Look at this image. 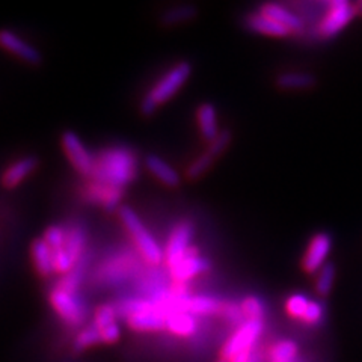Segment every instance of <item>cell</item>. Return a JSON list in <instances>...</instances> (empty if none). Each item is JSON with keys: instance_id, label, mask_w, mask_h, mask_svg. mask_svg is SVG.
Instances as JSON below:
<instances>
[{"instance_id": "1", "label": "cell", "mask_w": 362, "mask_h": 362, "mask_svg": "<svg viewBox=\"0 0 362 362\" xmlns=\"http://www.w3.org/2000/svg\"><path fill=\"white\" fill-rule=\"evenodd\" d=\"M138 175V160L129 148L113 146L95 156L93 181L122 189Z\"/></svg>"}, {"instance_id": "2", "label": "cell", "mask_w": 362, "mask_h": 362, "mask_svg": "<svg viewBox=\"0 0 362 362\" xmlns=\"http://www.w3.org/2000/svg\"><path fill=\"white\" fill-rule=\"evenodd\" d=\"M190 73L192 66L189 62H180L174 65L171 70H169L160 81L150 89V93L142 100L141 112L144 115H153L158 106L166 103L169 98H173L181 89V86L187 82Z\"/></svg>"}, {"instance_id": "3", "label": "cell", "mask_w": 362, "mask_h": 362, "mask_svg": "<svg viewBox=\"0 0 362 362\" xmlns=\"http://www.w3.org/2000/svg\"><path fill=\"white\" fill-rule=\"evenodd\" d=\"M119 218L121 222L126 226V230L129 231L133 243L138 247V251L141 252L142 258L146 263H150L153 266L160 264L165 258L163 249L160 245L157 243V240L153 237V234L146 230V226L142 223L141 218L136 214L134 210L130 207H119Z\"/></svg>"}, {"instance_id": "4", "label": "cell", "mask_w": 362, "mask_h": 362, "mask_svg": "<svg viewBox=\"0 0 362 362\" xmlns=\"http://www.w3.org/2000/svg\"><path fill=\"white\" fill-rule=\"evenodd\" d=\"M49 300L54 313L66 326L78 327L85 323L86 307L77 293L54 287L49 294Z\"/></svg>"}, {"instance_id": "5", "label": "cell", "mask_w": 362, "mask_h": 362, "mask_svg": "<svg viewBox=\"0 0 362 362\" xmlns=\"http://www.w3.org/2000/svg\"><path fill=\"white\" fill-rule=\"evenodd\" d=\"M263 329H264L263 322L245 320L230 337L228 341L223 344L221 358L233 361L235 356H239L242 354L254 352V344L257 343L259 335L263 334Z\"/></svg>"}, {"instance_id": "6", "label": "cell", "mask_w": 362, "mask_h": 362, "mask_svg": "<svg viewBox=\"0 0 362 362\" xmlns=\"http://www.w3.org/2000/svg\"><path fill=\"white\" fill-rule=\"evenodd\" d=\"M327 8L329 9L319 25V33L323 38H332L355 18L356 11L355 6L346 0H334Z\"/></svg>"}, {"instance_id": "7", "label": "cell", "mask_w": 362, "mask_h": 362, "mask_svg": "<svg viewBox=\"0 0 362 362\" xmlns=\"http://www.w3.org/2000/svg\"><path fill=\"white\" fill-rule=\"evenodd\" d=\"M62 148L66 154L68 160L74 166L77 173H81L85 177H90L94 171L95 156L90 154L81 138L74 132H65L62 134Z\"/></svg>"}, {"instance_id": "8", "label": "cell", "mask_w": 362, "mask_h": 362, "mask_svg": "<svg viewBox=\"0 0 362 362\" xmlns=\"http://www.w3.org/2000/svg\"><path fill=\"white\" fill-rule=\"evenodd\" d=\"M194 233H195V226L190 221L180 222L173 230L165 249V259L169 269L175 266L177 263H180L181 259L187 255V252L192 247L190 242H192V237H194Z\"/></svg>"}, {"instance_id": "9", "label": "cell", "mask_w": 362, "mask_h": 362, "mask_svg": "<svg viewBox=\"0 0 362 362\" xmlns=\"http://www.w3.org/2000/svg\"><path fill=\"white\" fill-rule=\"evenodd\" d=\"M210 267L211 263L209 259L201 257L197 247H190L187 255L180 263L169 269V272H171V276L177 284H186L189 279L206 274V272L210 270Z\"/></svg>"}, {"instance_id": "10", "label": "cell", "mask_w": 362, "mask_h": 362, "mask_svg": "<svg viewBox=\"0 0 362 362\" xmlns=\"http://www.w3.org/2000/svg\"><path fill=\"white\" fill-rule=\"evenodd\" d=\"M332 249V239L327 233H319L315 234L310 246L307 247V252L303 255L302 259V267L308 274H314V272H319L326 263L327 257L331 254Z\"/></svg>"}, {"instance_id": "11", "label": "cell", "mask_w": 362, "mask_h": 362, "mask_svg": "<svg viewBox=\"0 0 362 362\" xmlns=\"http://www.w3.org/2000/svg\"><path fill=\"white\" fill-rule=\"evenodd\" d=\"M0 47L5 49L9 53H13L14 56H17V58H20L21 61H25L26 64H30V65L41 64L40 52L33 47V45L23 41L17 33L11 30H6V29L0 30Z\"/></svg>"}, {"instance_id": "12", "label": "cell", "mask_w": 362, "mask_h": 362, "mask_svg": "<svg viewBox=\"0 0 362 362\" xmlns=\"http://www.w3.org/2000/svg\"><path fill=\"white\" fill-rule=\"evenodd\" d=\"M38 168V158L33 156L23 157L20 160L14 162L11 165L6 171L2 174V178H0V183L5 189H16L20 186L23 181H25L35 169Z\"/></svg>"}, {"instance_id": "13", "label": "cell", "mask_w": 362, "mask_h": 362, "mask_svg": "<svg viewBox=\"0 0 362 362\" xmlns=\"http://www.w3.org/2000/svg\"><path fill=\"white\" fill-rule=\"evenodd\" d=\"M86 198L90 202L101 204L105 209L112 210L119 204L122 198V189L93 181V183H89L86 187Z\"/></svg>"}, {"instance_id": "14", "label": "cell", "mask_w": 362, "mask_h": 362, "mask_svg": "<svg viewBox=\"0 0 362 362\" xmlns=\"http://www.w3.org/2000/svg\"><path fill=\"white\" fill-rule=\"evenodd\" d=\"M246 26L258 33H263V35H269V37H287L290 30L287 28H284L282 25H279L278 21H275L274 18H270L269 16L263 14V13H254L251 16H247L246 20Z\"/></svg>"}, {"instance_id": "15", "label": "cell", "mask_w": 362, "mask_h": 362, "mask_svg": "<svg viewBox=\"0 0 362 362\" xmlns=\"http://www.w3.org/2000/svg\"><path fill=\"white\" fill-rule=\"evenodd\" d=\"M145 165H146V169H148V171L157 180H160L165 186L177 187L181 183L180 174L175 171V169L171 165L166 163L163 158H160L158 156L151 154V156L146 157Z\"/></svg>"}, {"instance_id": "16", "label": "cell", "mask_w": 362, "mask_h": 362, "mask_svg": "<svg viewBox=\"0 0 362 362\" xmlns=\"http://www.w3.org/2000/svg\"><path fill=\"white\" fill-rule=\"evenodd\" d=\"M30 257L33 267H35L37 274L41 278H49L53 275V258H52V249L42 239L33 240L30 246Z\"/></svg>"}, {"instance_id": "17", "label": "cell", "mask_w": 362, "mask_h": 362, "mask_svg": "<svg viewBox=\"0 0 362 362\" xmlns=\"http://www.w3.org/2000/svg\"><path fill=\"white\" fill-rule=\"evenodd\" d=\"M259 13H263L266 16H269L270 18H274L275 21H278L279 25H282L284 28H287L291 32H300L303 28L302 20L291 13L290 9H287L286 6H282L279 4H266L259 9Z\"/></svg>"}, {"instance_id": "18", "label": "cell", "mask_w": 362, "mask_h": 362, "mask_svg": "<svg viewBox=\"0 0 362 362\" xmlns=\"http://www.w3.org/2000/svg\"><path fill=\"white\" fill-rule=\"evenodd\" d=\"M197 319L187 311H174L166 317V329L178 337H192L197 332Z\"/></svg>"}, {"instance_id": "19", "label": "cell", "mask_w": 362, "mask_h": 362, "mask_svg": "<svg viewBox=\"0 0 362 362\" xmlns=\"http://www.w3.org/2000/svg\"><path fill=\"white\" fill-rule=\"evenodd\" d=\"M197 119H198V126H199L202 138L211 142L219 134L216 109H214V106L210 103L201 105L197 112Z\"/></svg>"}, {"instance_id": "20", "label": "cell", "mask_w": 362, "mask_h": 362, "mask_svg": "<svg viewBox=\"0 0 362 362\" xmlns=\"http://www.w3.org/2000/svg\"><path fill=\"white\" fill-rule=\"evenodd\" d=\"M315 77L310 73H299V71H293V73H284L278 76L276 78V85L281 89L286 90H300V89H310L315 85Z\"/></svg>"}, {"instance_id": "21", "label": "cell", "mask_w": 362, "mask_h": 362, "mask_svg": "<svg viewBox=\"0 0 362 362\" xmlns=\"http://www.w3.org/2000/svg\"><path fill=\"white\" fill-rule=\"evenodd\" d=\"M299 347L293 339H281L269 350V362H298Z\"/></svg>"}, {"instance_id": "22", "label": "cell", "mask_w": 362, "mask_h": 362, "mask_svg": "<svg viewBox=\"0 0 362 362\" xmlns=\"http://www.w3.org/2000/svg\"><path fill=\"white\" fill-rule=\"evenodd\" d=\"M223 303L210 296H192L186 302V311L197 315L222 313Z\"/></svg>"}, {"instance_id": "23", "label": "cell", "mask_w": 362, "mask_h": 362, "mask_svg": "<svg viewBox=\"0 0 362 362\" xmlns=\"http://www.w3.org/2000/svg\"><path fill=\"white\" fill-rule=\"evenodd\" d=\"M101 343L100 332L94 323H89L88 326H83L74 339V350L76 352H85V350L94 347Z\"/></svg>"}, {"instance_id": "24", "label": "cell", "mask_w": 362, "mask_h": 362, "mask_svg": "<svg viewBox=\"0 0 362 362\" xmlns=\"http://www.w3.org/2000/svg\"><path fill=\"white\" fill-rule=\"evenodd\" d=\"M197 16V8L194 5H178L168 9L162 16V23L165 26H174L180 23L190 21Z\"/></svg>"}, {"instance_id": "25", "label": "cell", "mask_w": 362, "mask_h": 362, "mask_svg": "<svg viewBox=\"0 0 362 362\" xmlns=\"http://www.w3.org/2000/svg\"><path fill=\"white\" fill-rule=\"evenodd\" d=\"M243 319L246 322H263L264 319V303L257 296H247L240 303Z\"/></svg>"}, {"instance_id": "26", "label": "cell", "mask_w": 362, "mask_h": 362, "mask_svg": "<svg viewBox=\"0 0 362 362\" xmlns=\"http://www.w3.org/2000/svg\"><path fill=\"white\" fill-rule=\"evenodd\" d=\"M335 266L334 263L327 262L319 272H317V279H315V291L320 294V296H327L331 293L334 282H335Z\"/></svg>"}, {"instance_id": "27", "label": "cell", "mask_w": 362, "mask_h": 362, "mask_svg": "<svg viewBox=\"0 0 362 362\" xmlns=\"http://www.w3.org/2000/svg\"><path fill=\"white\" fill-rule=\"evenodd\" d=\"M93 323L97 326V329H103V327H107L110 325L118 323V313L115 307H112L109 303L100 305V307L95 310L94 314V320Z\"/></svg>"}, {"instance_id": "28", "label": "cell", "mask_w": 362, "mask_h": 362, "mask_svg": "<svg viewBox=\"0 0 362 362\" xmlns=\"http://www.w3.org/2000/svg\"><path fill=\"white\" fill-rule=\"evenodd\" d=\"M213 162H214V157H211L207 151L204 153V154H201V156L197 158V160H194V162H192V163L189 165L187 171H186L187 178H189V180H197V178H199L201 175H204V174H206V173L209 171V168L213 165Z\"/></svg>"}, {"instance_id": "29", "label": "cell", "mask_w": 362, "mask_h": 362, "mask_svg": "<svg viewBox=\"0 0 362 362\" xmlns=\"http://www.w3.org/2000/svg\"><path fill=\"white\" fill-rule=\"evenodd\" d=\"M310 299L307 296H303V294H293V296H290L287 299V303H286V308H287V313L294 317V319H300L305 314V311H307L308 305H310Z\"/></svg>"}, {"instance_id": "30", "label": "cell", "mask_w": 362, "mask_h": 362, "mask_svg": "<svg viewBox=\"0 0 362 362\" xmlns=\"http://www.w3.org/2000/svg\"><path fill=\"white\" fill-rule=\"evenodd\" d=\"M42 240L49 245L52 251H54V249L61 247L65 242V228H62L59 225L49 226V228L44 231Z\"/></svg>"}, {"instance_id": "31", "label": "cell", "mask_w": 362, "mask_h": 362, "mask_svg": "<svg viewBox=\"0 0 362 362\" xmlns=\"http://www.w3.org/2000/svg\"><path fill=\"white\" fill-rule=\"evenodd\" d=\"M230 142H231V133L228 130H222V132H219V134L216 136V138H214L210 142L207 153L211 157L216 158V157H219L226 150V146L230 145Z\"/></svg>"}, {"instance_id": "32", "label": "cell", "mask_w": 362, "mask_h": 362, "mask_svg": "<svg viewBox=\"0 0 362 362\" xmlns=\"http://www.w3.org/2000/svg\"><path fill=\"white\" fill-rule=\"evenodd\" d=\"M323 319V307L319 302H310L307 311H305L302 322H305L307 325H319Z\"/></svg>"}, {"instance_id": "33", "label": "cell", "mask_w": 362, "mask_h": 362, "mask_svg": "<svg viewBox=\"0 0 362 362\" xmlns=\"http://www.w3.org/2000/svg\"><path fill=\"white\" fill-rule=\"evenodd\" d=\"M98 332H100L101 343L103 344H115L121 338V327L118 323L103 327V329H100Z\"/></svg>"}, {"instance_id": "34", "label": "cell", "mask_w": 362, "mask_h": 362, "mask_svg": "<svg viewBox=\"0 0 362 362\" xmlns=\"http://www.w3.org/2000/svg\"><path fill=\"white\" fill-rule=\"evenodd\" d=\"M355 6V11H356V16H362V0L358 4L354 5Z\"/></svg>"}, {"instance_id": "35", "label": "cell", "mask_w": 362, "mask_h": 362, "mask_svg": "<svg viewBox=\"0 0 362 362\" xmlns=\"http://www.w3.org/2000/svg\"><path fill=\"white\" fill-rule=\"evenodd\" d=\"M245 362H258V361H257V358L252 355L251 358H249V359H247V361H245Z\"/></svg>"}, {"instance_id": "36", "label": "cell", "mask_w": 362, "mask_h": 362, "mask_svg": "<svg viewBox=\"0 0 362 362\" xmlns=\"http://www.w3.org/2000/svg\"><path fill=\"white\" fill-rule=\"evenodd\" d=\"M218 362H231V361H228V359H225V358H221Z\"/></svg>"}]
</instances>
